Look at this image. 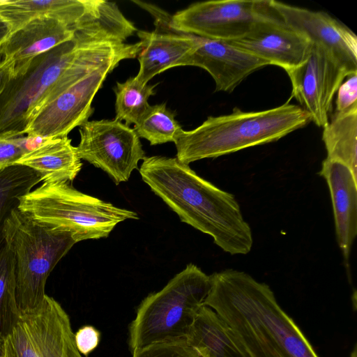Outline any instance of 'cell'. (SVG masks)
<instances>
[{
  "instance_id": "obj_1",
  "label": "cell",
  "mask_w": 357,
  "mask_h": 357,
  "mask_svg": "<svg viewBox=\"0 0 357 357\" xmlns=\"http://www.w3.org/2000/svg\"><path fill=\"white\" fill-rule=\"evenodd\" d=\"M211 279L204 305L227 324L245 357H319L268 284L234 269Z\"/></svg>"
},
{
  "instance_id": "obj_2",
  "label": "cell",
  "mask_w": 357,
  "mask_h": 357,
  "mask_svg": "<svg viewBox=\"0 0 357 357\" xmlns=\"http://www.w3.org/2000/svg\"><path fill=\"white\" fill-rule=\"evenodd\" d=\"M139 172L182 222L210 235L230 255L250 252L252 229L234 195L202 178L176 158L145 157Z\"/></svg>"
},
{
  "instance_id": "obj_3",
  "label": "cell",
  "mask_w": 357,
  "mask_h": 357,
  "mask_svg": "<svg viewBox=\"0 0 357 357\" xmlns=\"http://www.w3.org/2000/svg\"><path fill=\"white\" fill-rule=\"evenodd\" d=\"M310 121L308 113L289 102L257 112L236 107L231 114L208 116L192 130H181L174 142L176 158L188 165L201 159L225 155L277 141Z\"/></svg>"
},
{
  "instance_id": "obj_4",
  "label": "cell",
  "mask_w": 357,
  "mask_h": 357,
  "mask_svg": "<svg viewBox=\"0 0 357 357\" xmlns=\"http://www.w3.org/2000/svg\"><path fill=\"white\" fill-rule=\"evenodd\" d=\"M211 287V275L189 264L161 290L146 296L129 326L132 354L152 344L186 340Z\"/></svg>"
},
{
  "instance_id": "obj_5",
  "label": "cell",
  "mask_w": 357,
  "mask_h": 357,
  "mask_svg": "<svg viewBox=\"0 0 357 357\" xmlns=\"http://www.w3.org/2000/svg\"><path fill=\"white\" fill-rule=\"evenodd\" d=\"M3 236L15 256L18 310L21 314L32 312L44 303L50 273L77 242L69 231L39 222L18 208L6 220Z\"/></svg>"
},
{
  "instance_id": "obj_6",
  "label": "cell",
  "mask_w": 357,
  "mask_h": 357,
  "mask_svg": "<svg viewBox=\"0 0 357 357\" xmlns=\"http://www.w3.org/2000/svg\"><path fill=\"white\" fill-rule=\"evenodd\" d=\"M18 209L39 222L69 231L77 243L107 237L119 222L138 219L135 211L78 191L68 181L43 183L20 198Z\"/></svg>"
},
{
  "instance_id": "obj_7",
  "label": "cell",
  "mask_w": 357,
  "mask_h": 357,
  "mask_svg": "<svg viewBox=\"0 0 357 357\" xmlns=\"http://www.w3.org/2000/svg\"><path fill=\"white\" fill-rule=\"evenodd\" d=\"M78 45L74 36L36 57L24 73L11 77L0 98V135L24 136L43 98L74 58Z\"/></svg>"
},
{
  "instance_id": "obj_8",
  "label": "cell",
  "mask_w": 357,
  "mask_h": 357,
  "mask_svg": "<svg viewBox=\"0 0 357 357\" xmlns=\"http://www.w3.org/2000/svg\"><path fill=\"white\" fill-rule=\"evenodd\" d=\"M3 357H82L78 351L68 314L46 296L36 310L22 314L4 340Z\"/></svg>"
},
{
  "instance_id": "obj_9",
  "label": "cell",
  "mask_w": 357,
  "mask_h": 357,
  "mask_svg": "<svg viewBox=\"0 0 357 357\" xmlns=\"http://www.w3.org/2000/svg\"><path fill=\"white\" fill-rule=\"evenodd\" d=\"M269 6L270 0L202 1L169 15L167 22L179 32L231 41L246 36Z\"/></svg>"
},
{
  "instance_id": "obj_10",
  "label": "cell",
  "mask_w": 357,
  "mask_h": 357,
  "mask_svg": "<svg viewBox=\"0 0 357 357\" xmlns=\"http://www.w3.org/2000/svg\"><path fill=\"white\" fill-rule=\"evenodd\" d=\"M79 132V158L102 169L117 185L127 181L146 157L134 129L116 119L87 121Z\"/></svg>"
},
{
  "instance_id": "obj_11",
  "label": "cell",
  "mask_w": 357,
  "mask_h": 357,
  "mask_svg": "<svg viewBox=\"0 0 357 357\" xmlns=\"http://www.w3.org/2000/svg\"><path fill=\"white\" fill-rule=\"evenodd\" d=\"M286 72L291 82L292 96L311 121L324 128L329 121L334 96L351 74L329 52L314 44L306 59Z\"/></svg>"
},
{
  "instance_id": "obj_12",
  "label": "cell",
  "mask_w": 357,
  "mask_h": 357,
  "mask_svg": "<svg viewBox=\"0 0 357 357\" xmlns=\"http://www.w3.org/2000/svg\"><path fill=\"white\" fill-rule=\"evenodd\" d=\"M117 66L107 65L91 73L46 103L33 116L25 134L41 139L62 137L89 121L95 95Z\"/></svg>"
},
{
  "instance_id": "obj_13",
  "label": "cell",
  "mask_w": 357,
  "mask_h": 357,
  "mask_svg": "<svg viewBox=\"0 0 357 357\" xmlns=\"http://www.w3.org/2000/svg\"><path fill=\"white\" fill-rule=\"evenodd\" d=\"M132 1L151 13L155 26L153 31H137L142 48L137 56L139 70L135 77L140 84L145 85L169 68L183 66L185 60L198 47L199 37L172 29L167 22L169 14L158 6Z\"/></svg>"
},
{
  "instance_id": "obj_14",
  "label": "cell",
  "mask_w": 357,
  "mask_h": 357,
  "mask_svg": "<svg viewBox=\"0 0 357 357\" xmlns=\"http://www.w3.org/2000/svg\"><path fill=\"white\" fill-rule=\"evenodd\" d=\"M231 45L288 70L301 64L312 44L288 25L271 4L242 38L227 41Z\"/></svg>"
},
{
  "instance_id": "obj_15",
  "label": "cell",
  "mask_w": 357,
  "mask_h": 357,
  "mask_svg": "<svg viewBox=\"0 0 357 357\" xmlns=\"http://www.w3.org/2000/svg\"><path fill=\"white\" fill-rule=\"evenodd\" d=\"M271 4L288 25L326 50L349 74L357 73V37L347 26L324 12L277 1Z\"/></svg>"
},
{
  "instance_id": "obj_16",
  "label": "cell",
  "mask_w": 357,
  "mask_h": 357,
  "mask_svg": "<svg viewBox=\"0 0 357 357\" xmlns=\"http://www.w3.org/2000/svg\"><path fill=\"white\" fill-rule=\"evenodd\" d=\"M199 37L196 50L184 62L206 70L216 91L230 93L253 72L269 63L227 41Z\"/></svg>"
},
{
  "instance_id": "obj_17",
  "label": "cell",
  "mask_w": 357,
  "mask_h": 357,
  "mask_svg": "<svg viewBox=\"0 0 357 357\" xmlns=\"http://www.w3.org/2000/svg\"><path fill=\"white\" fill-rule=\"evenodd\" d=\"M72 26L55 18L33 20L10 33L0 45V59L13 63V75L24 73L38 56L74 38Z\"/></svg>"
},
{
  "instance_id": "obj_18",
  "label": "cell",
  "mask_w": 357,
  "mask_h": 357,
  "mask_svg": "<svg viewBox=\"0 0 357 357\" xmlns=\"http://www.w3.org/2000/svg\"><path fill=\"white\" fill-rule=\"evenodd\" d=\"M319 174L331 193L335 234L346 265L357 235V178L344 164L326 158Z\"/></svg>"
},
{
  "instance_id": "obj_19",
  "label": "cell",
  "mask_w": 357,
  "mask_h": 357,
  "mask_svg": "<svg viewBox=\"0 0 357 357\" xmlns=\"http://www.w3.org/2000/svg\"><path fill=\"white\" fill-rule=\"evenodd\" d=\"M15 165L36 172L43 183L73 181L82 163L76 147L68 137L45 139L38 147L25 153Z\"/></svg>"
},
{
  "instance_id": "obj_20",
  "label": "cell",
  "mask_w": 357,
  "mask_h": 357,
  "mask_svg": "<svg viewBox=\"0 0 357 357\" xmlns=\"http://www.w3.org/2000/svg\"><path fill=\"white\" fill-rule=\"evenodd\" d=\"M86 8L87 0H0V18L9 25L11 33L43 17L58 19L73 29Z\"/></svg>"
},
{
  "instance_id": "obj_21",
  "label": "cell",
  "mask_w": 357,
  "mask_h": 357,
  "mask_svg": "<svg viewBox=\"0 0 357 357\" xmlns=\"http://www.w3.org/2000/svg\"><path fill=\"white\" fill-rule=\"evenodd\" d=\"M186 340L201 357H245L227 324L206 305L199 310Z\"/></svg>"
},
{
  "instance_id": "obj_22",
  "label": "cell",
  "mask_w": 357,
  "mask_h": 357,
  "mask_svg": "<svg viewBox=\"0 0 357 357\" xmlns=\"http://www.w3.org/2000/svg\"><path fill=\"white\" fill-rule=\"evenodd\" d=\"M73 29L93 38L120 43L137 31L115 3L101 0H88L86 10Z\"/></svg>"
},
{
  "instance_id": "obj_23",
  "label": "cell",
  "mask_w": 357,
  "mask_h": 357,
  "mask_svg": "<svg viewBox=\"0 0 357 357\" xmlns=\"http://www.w3.org/2000/svg\"><path fill=\"white\" fill-rule=\"evenodd\" d=\"M327 158L347 165L357 178V109L334 113L324 128Z\"/></svg>"
},
{
  "instance_id": "obj_24",
  "label": "cell",
  "mask_w": 357,
  "mask_h": 357,
  "mask_svg": "<svg viewBox=\"0 0 357 357\" xmlns=\"http://www.w3.org/2000/svg\"><path fill=\"white\" fill-rule=\"evenodd\" d=\"M40 182V176L24 165H14L0 170V247L5 243L6 220L18 208L20 198Z\"/></svg>"
},
{
  "instance_id": "obj_25",
  "label": "cell",
  "mask_w": 357,
  "mask_h": 357,
  "mask_svg": "<svg viewBox=\"0 0 357 357\" xmlns=\"http://www.w3.org/2000/svg\"><path fill=\"white\" fill-rule=\"evenodd\" d=\"M20 316L15 299V256L5 242L0 247V339L10 335Z\"/></svg>"
},
{
  "instance_id": "obj_26",
  "label": "cell",
  "mask_w": 357,
  "mask_h": 357,
  "mask_svg": "<svg viewBox=\"0 0 357 357\" xmlns=\"http://www.w3.org/2000/svg\"><path fill=\"white\" fill-rule=\"evenodd\" d=\"M175 116L176 112L167 108L166 103L149 105L133 129L139 137L146 139L151 145L174 142L183 130Z\"/></svg>"
},
{
  "instance_id": "obj_27",
  "label": "cell",
  "mask_w": 357,
  "mask_h": 357,
  "mask_svg": "<svg viewBox=\"0 0 357 357\" xmlns=\"http://www.w3.org/2000/svg\"><path fill=\"white\" fill-rule=\"evenodd\" d=\"M156 84H140L135 77L124 82H117L114 89L116 96L115 119L125 121L130 126L135 124L149 106L148 100L155 94Z\"/></svg>"
},
{
  "instance_id": "obj_28",
  "label": "cell",
  "mask_w": 357,
  "mask_h": 357,
  "mask_svg": "<svg viewBox=\"0 0 357 357\" xmlns=\"http://www.w3.org/2000/svg\"><path fill=\"white\" fill-rule=\"evenodd\" d=\"M132 357H201L186 340L150 345L132 354Z\"/></svg>"
},
{
  "instance_id": "obj_29",
  "label": "cell",
  "mask_w": 357,
  "mask_h": 357,
  "mask_svg": "<svg viewBox=\"0 0 357 357\" xmlns=\"http://www.w3.org/2000/svg\"><path fill=\"white\" fill-rule=\"evenodd\" d=\"M29 151L30 138L28 136L0 135V170L15 165L20 158Z\"/></svg>"
},
{
  "instance_id": "obj_30",
  "label": "cell",
  "mask_w": 357,
  "mask_h": 357,
  "mask_svg": "<svg viewBox=\"0 0 357 357\" xmlns=\"http://www.w3.org/2000/svg\"><path fill=\"white\" fill-rule=\"evenodd\" d=\"M347 78L337 90L335 113H344L357 109V73Z\"/></svg>"
},
{
  "instance_id": "obj_31",
  "label": "cell",
  "mask_w": 357,
  "mask_h": 357,
  "mask_svg": "<svg viewBox=\"0 0 357 357\" xmlns=\"http://www.w3.org/2000/svg\"><path fill=\"white\" fill-rule=\"evenodd\" d=\"M100 333L92 326H84L75 333V342L79 353L88 356L99 344Z\"/></svg>"
},
{
  "instance_id": "obj_32",
  "label": "cell",
  "mask_w": 357,
  "mask_h": 357,
  "mask_svg": "<svg viewBox=\"0 0 357 357\" xmlns=\"http://www.w3.org/2000/svg\"><path fill=\"white\" fill-rule=\"evenodd\" d=\"M13 75V63L10 60L0 59V98L1 96Z\"/></svg>"
},
{
  "instance_id": "obj_33",
  "label": "cell",
  "mask_w": 357,
  "mask_h": 357,
  "mask_svg": "<svg viewBox=\"0 0 357 357\" xmlns=\"http://www.w3.org/2000/svg\"><path fill=\"white\" fill-rule=\"evenodd\" d=\"M11 30L9 25L0 18V45L10 34Z\"/></svg>"
},
{
  "instance_id": "obj_34",
  "label": "cell",
  "mask_w": 357,
  "mask_h": 357,
  "mask_svg": "<svg viewBox=\"0 0 357 357\" xmlns=\"http://www.w3.org/2000/svg\"><path fill=\"white\" fill-rule=\"evenodd\" d=\"M4 340L0 339V357H3Z\"/></svg>"
}]
</instances>
